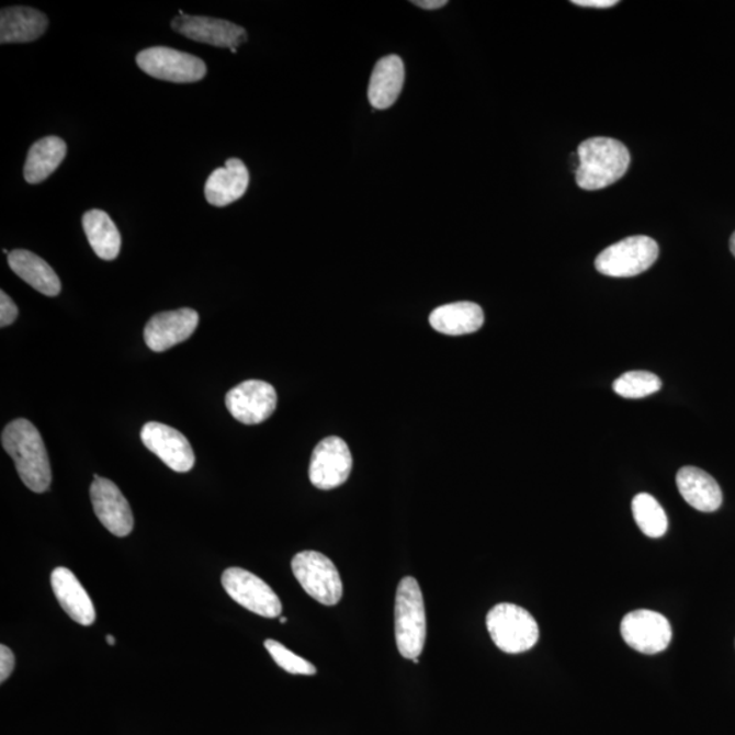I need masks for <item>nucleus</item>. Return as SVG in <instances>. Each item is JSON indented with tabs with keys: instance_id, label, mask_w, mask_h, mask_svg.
I'll return each mask as SVG.
<instances>
[{
	"instance_id": "obj_29",
	"label": "nucleus",
	"mask_w": 735,
	"mask_h": 735,
	"mask_svg": "<svg viewBox=\"0 0 735 735\" xmlns=\"http://www.w3.org/2000/svg\"><path fill=\"white\" fill-rule=\"evenodd\" d=\"M15 667V657L8 646H0V682H4L11 676Z\"/></svg>"
},
{
	"instance_id": "obj_20",
	"label": "nucleus",
	"mask_w": 735,
	"mask_h": 735,
	"mask_svg": "<svg viewBox=\"0 0 735 735\" xmlns=\"http://www.w3.org/2000/svg\"><path fill=\"white\" fill-rule=\"evenodd\" d=\"M47 15L36 9L13 5L0 13V43H31L47 31Z\"/></svg>"
},
{
	"instance_id": "obj_10",
	"label": "nucleus",
	"mask_w": 735,
	"mask_h": 735,
	"mask_svg": "<svg viewBox=\"0 0 735 735\" xmlns=\"http://www.w3.org/2000/svg\"><path fill=\"white\" fill-rule=\"evenodd\" d=\"M353 467L352 452L342 439L321 440L309 463V479L318 489L330 490L347 483Z\"/></svg>"
},
{
	"instance_id": "obj_22",
	"label": "nucleus",
	"mask_w": 735,
	"mask_h": 735,
	"mask_svg": "<svg viewBox=\"0 0 735 735\" xmlns=\"http://www.w3.org/2000/svg\"><path fill=\"white\" fill-rule=\"evenodd\" d=\"M8 262L10 269L26 284H30L33 290L49 297L58 296L60 293L61 284L58 274L36 253L15 250L9 253Z\"/></svg>"
},
{
	"instance_id": "obj_23",
	"label": "nucleus",
	"mask_w": 735,
	"mask_h": 735,
	"mask_svg": "<svg viewBox=\"0 0 735 735\" xmlns=\"http://www.w3.org/2000/svg\"><path fill=\"white\" fill-rule=\"evenodd\" d=\"M67 145L59 137H45L33 144L27 152L24 177L27 183L38 184L48 179L64 162Z\"/></svg>"
},
{
	"instance_id": "obj_2",
	"label": "nucleus",
	"mask_w": 735,
	"mask_h": 735,
	"mask_svg": "<svg viewBox=\"0 0 735 735\" xmlns=\"http://www.w3.org/2000/svg\"><path fill=\"white\" fill-rule=\"evenodd\" d=\"M579 167L576 184L581 190L598 191L618 183L631 166V152L618 139L593 137L578 147Z\"/></svg>"
},
{
	"instance_id": "obj_32",
	"label": "nucleus",
	"mask_w": 735,
	"mask_h": 735,
	"mask_svg": "<svg viewBox=\"0 0 735 735\" xmlns=\"http://www.w3.org/2000/svg\"><path fill=\"white\" fill-rule=\"evenodd\" d=\"M731 251H732L733 256L735 257V231L732 235V239H731Z\"/></svg>"
},
{
	"instance_id": "obj_8",
	"label": "nucleus",
	"mask_w": 735,
	"mask_h": 735,
	"mask_svg": "<svg viewBox=\"0 0 735 735\" xmlns=\"http://www.w3.org/2000/svg\"><path fill=\"white\" fill-rule=\"evenodd\" d=\"M220 581H223L226 593L240 607L265 619L280 618L282 613L280 597L276 596L273 588L250 570L228 568L223 574Z\"/></svg>"
},
{
	"instance_id": "obj_13",
	"label": "nucleus",
	"mask_w": 735,
	"mask_h": 735,
	"mask_svg": "<svg viewBox=\"0 0 735 735\" xmlns=\"http://www.w3.org/2000/svg\"><path fill=\"white\" fill-rule=\"evenodd\" d=\"M95 517L111 534L127 536L134 529V517L126 497L112 480L94 476L90 486Z\"/></svg>"
},
{
	"instance_id": "obj_6",
	"label": "nucleus",
	"mask_w": 735,
	"mask_h": 735,
	"mask_svg": "<svg viewBox=\"0 0 735 735\" xmlns=\"http://www.w3.org/2000/svg\"><path fill=\"white\" fill-rule=\"evenodd\" d=\"M292 570L298 584L315 601L326 607H333L341 601V575L325 554L314 551L297 553L292 559Z\"/></svg>"
},
{
	"instance_id": "obj_5",
	"label": "nucleus",
	"mask_w": 735,
	"mask_h": 735,
	"mask_svg": "<svg viewBox=\"0 0 735 735\" xmlns=\"http://www.w3.org/2000/svg\"><path fill=\"white\" fill-rule=\"evenodd\" d=\"M658 242L648 236H632L609 246L596 259L598 273L613 279H630L657 262Z\"/></svg>"
},
{
	"instance_id": "obj_34",
	"label": "nucleus",
	"mask_w": 735,
	"mask_h": 735,
	"mask_svg": "<svg viewBox=\"0 0 735 735\" xmlns=\"http://www.w3.org/2000/svg\"><path fill=\"white\" fill-rule=\"evenodd\" d=\"M280 621H281V624H286V619L285 618H281Z\"/></svg>"
},
{
	"instance_id": "obj_28",
	"label": "nucleus",
	"mask_w": 735,
	"mask_h": 735,
	"mask_svg": "<svg viewBox=\"0 0 735 735\" xmlns=\"http://www.w3.org/2000/svg\"><path fill=\"white\" fill-rule=\"evenodd\" d=\"M16 316H19V308H16L13 299L5 292H0V326L13 325Z\"/></svg>"
},
{
	"instance_id": "obj_31",
	"label": "nucleus",
	"mask_w": 735,
	"mask_h": 735,
	"mask_svg": "<svg viewBox=\"0 0 735 735\" xmlns=\"http://www.w3.org/2000/svg\"><path fill=\"white\" fill-rule=\"evenodd\" d=\"M412 4L418 5V8L426 9V10H438L441 8H444L446 5V0H415V2H411Z\"/></svg>"
},
{
	"instance_id": "obj_18",
	"label": "nucleus",
	"mask_w": 735,
	"mask_h": 735,
	"mask_svg": "<svg viewBox=\"0 0 735 735\" xmlns=\"http://www.w3.org/2000/svg\"><path fill=\"white\" fill-rule=\"evenodd\" d=\"M677 488L682 499L701 512L720 510L723 501L721 486L701 468L687 466L677 473Z\"/></svg>"
},
{
	"instance_id": "obj_27",
	"label": "nucleus",
	"mask_w": 735,
	"mask_h": 735,
	"mask_svg": "<svg viewBox=\"0 0 735 735\" xmlns=\"http://www.w3.org/2000/svg\"><path fill=\"white\" fill-rule=\"evenodd\" d=\"M264 647L268 649L275 664L279 665L281 669L291 672V675H316V667L310 664V662L298 657V655L292 653L291 649H287L284 644L273 641V638H268V641L264 642Z\"/></svg>"
},
{
	"instance_id": "obj_14",
	"label": "nucleus",
	"mask_w": 735,
	"mask_h": 735,
	"mask_svg": "<svg viewBox=\"0 0 735 735\" xmlns=\"http://www.w3.org/2000/svg\"><path fill=\"white\" fill-rule=\"evenodd\" d=\"M172 30L194 42L219 48H237L247 42V32L239 25L211 16L189 15L182 10L172 21Z\"/></svg>"
},
{
	"instance_id": "obj_11",
	"label": "nucleus",
	"mask_w": 735,
	"mask_h": 735,
	"mask_svg": "<svg viewBox=\"0 0 735 735\" xmlns=\"http://www.w3.org/2000/svg\"><path fill=\"white\" fill-rule=\"evenodd\" d=\"M276 393L268 382L247 381L226 394L225 404L231 416L246 426L268 420L276 407Z\"/></svg>"
},
{
	"instance_id": "obj_15",
	"label": "nucleus",
	"mask_w": 735,
	"mask_h": 735,
	"mask_svg": "<svg viewBox=\"0 0 735 735\" xmlns=\"http://www.w3.org/2000/svg\"><path fill=\"white\" fill-rule=\"evenodd\" d=\"M200 324V315L191 308L168 310L152 316L145 327V342L152 352L161 353L189 339Z\"/></svg>"
},
{
	"instance_id": "obj_30",
	"label": "nucleus",
	"mask_w": 735,
	"mask_h": 735,
	"mask_svg": "<svg viewBox=\"0 0 735 735\" xmlns=\"http://www.w3.org/2000/svg\"><path fill=\"white\" fill-rule=\"evenodd\" d=\"M579 8L609 9L619 4L618 0H573Z\"/></svg>"
},
{
	"instance_id": "obj_7",
	"label": "nucleus",
	"mask_w": 735,
	"mask_h": 735,
	"mask_svg": "<svg viewBox=\"0 0 735 735\" xmlns=\"http://www.w3.org/2000/svg\"><path fill=\"white\" fill-rule=\"evenodd\" d=\"M140 70L152 78L173 83L201 81L206 76V65L197 56L169 47H151L137 56Z\"/></svg>"
},
{
	"instance_id": "obj_4",
	"label": "nucleus",
	"mask_w": 735,
	"mask_h": 735,
	"mask_svg": "<svg viewBox=\"0 0 735 735\" xmlns=\"http://www.w3.org/2000/svg\"><path fill=\"white\" fill-rule=\"evenodd\" d=\"M491 641L507 654L529 652L539 642L540 627L528 610L513 603H499L486 615Z\"/></svg>"
},
{
	"instance_id": "obj_1",
	"label": "nucleus",
	"mask_w": 735,
	"mask_h": 735,
	"mask_svg": "<svg viewBox=\"0 0 735 735\" xmlns=\"http://www.w3.org/2000/svg\"><path fill=\"white\" fill-rule=\"evenodd\" d=\"M2 445L13 457L22 483L35 494H44L53 483L47 449L38 429L25 418L11 421L2 432Z\"/></svg>"
},
{
	"instance_id": "obj_9",
	"label": "nucleus",
	"mask_w": 735,
	"mask_h": 735,
	"mask_svg": "<svg viewBox=\"0 0 735 735\" xmlns=\"http://www.w3.org/2000/svg\"><path fill=\"white\" fill-rule=\"evenodd\" d=\"M621 636L636 652L653 655L669 647L672 631L665 615L653 610L638 609L623 619Z\"/></svg>"
},
{
	"instance_id": "obj_3",
	"label": "nucleus",
	"mask_w": 735,
	"mask_h": 735,
	"mask_svg": "<svg viewBox=\"0 0 735 735\" xmlns=\"http://www.w3.org/2000/svg\"><path fill=\"white\" fill-rule=\"evenodd\" d=\"M395 641L400 655L406 659L420 657L427 641L426 604L420 585L406 576L395 597Z\"/></svg>"
},
{
	"instance_id": "obj_17",
	"label": "nucleus",
	"mask_w": 735,
	"mask_h": 735,
	"mask_svg": "<svg viewBox=\"0 0 735 735\" xmlns=\"http://www.w3.org/2000/svg\"><path fill=\"white\" fill-rule=\"evenodd\" d=\"M250 184V173L239 158H229L225 167L216 169L205 185L206 200L211 205L224 207L239 201Z\"/></svg>"
},
{
	"instance_id": "obj_26",
	"label": "nucleus",
	"mask_w": 735,
	"mask_h": 735,
	"mask_svg": "<svg viewBox=\"0 0 735 735\" xmlns=\"http://www.w3.org/2000/svg\"><path fill=\"white\" fill-rule=\"evenodd\" d=\"M660 388V378L646 371L626 372L613 383L614 393L626 399L646 398L658 393Z\"/></svg>"
},
{
	"instance_id": "obj_16",
	"label": "nucleus",
	"mask_w": 735,
	"mask_h": 735,
	"mask_svg": "<svg viewBox=\"0 0 735 735\" xmlns=\"http://www.w3.org/2000/svg\"><path fill=\"white\" fill-rule=\"evenodd\" d=\"M50 585H53L55 597L58 599L60 607L64 608L71 620L83 626L94 624L95 610L92 599L69 568L59 567L54 569L53 575H50Z\"/></svg>"
},
{
	"instance_id": "obj_24",
	"label": "nucleus",
	"mask_w": 735,
	"mask_h": 735,
	"mask_svg": "<svg viewBox=\"0 0 735 735\" xmlns=\"http://www.w3.org/2000/svg\"><path fill=\"white\" fill-rule=\"evenodd\" d=\"M84 234L95 256L104 260L116 259L121 252L122 237L117 226L103 211H89L82 218Z\"/></svg>"
},
{
	"instance_id": "obj_21",
	"label": "nucleus",
	"mask_w": 735,
	"mask_h": 735,
	"mask_svg": "<svg viewBox=\"0 0 735 735\" xmlns=\"http://www.w3.org/2000/svg\"><path fill=\"white\" fill-rule=\"evenodd\" d=\"M484 321L483 308L471 302L441 305L429 316V324L433 329L445 336H465V333L476 332L484 326Z\"/></svg>"
},
{
	"instance_id": "obj_33",
	"label": "nucleus",
	"mask_w": 735,
	"mask_h": 735,
	"mask_svg": "<svg viewBox=\"0 0 735 735\" xmlns=\"http://www.w3.org/2000/svg\"><path fill=\"white\" fill-rule=\"evenodd\" d=\"M106 642H109L110 646H113V644L116 643V638L109 635V636H106Z\"/></svg>"
},
{
	"instance_id": "obj_12",
	"label": "nucleus",
	"mask_w": 735,
	"mask_h": 735,
	"mask_svg": "<svg viewBox=\"0 0 735 735\" xmlns=\"http://www.w3.org/2000/svg\"><path fill=\"white\" fill-rule=\"evenodd\" d=\"M147 450L177 473L190 472L195 465L194 450L182 432L161 422H147L140 431Z\"/></svg>"
},
{
	"instance_id": "obj_25",
	"label": "nucleus",
	"mask_w": 735,
	"mask_h": 735,
	"mask_svg": "<svg viewBox=\"0 0 735 735\" xmlns=\"http://www.w3.org/2000/svg\"><path fill=\"white\" fill-rule=\"evenodd\" d=\"M632 512L638 529L649 539H660L666 534L667 524H669L666 512L652 495L635 496L632 501Z\"/></svg>"
},
{
	"instance_id": "obj_19",
	"label": "nucleus",
	"mask_w": 735,
	"mask_h": 735,
	"mask_svg": "<svg viewBox=\"0 0 735 735\" xmlns=\"http://www.w3.org/2000/svg\"><path fill=\"white\" fill-rule=\"evenodd\" d=\"M405 82V65L399 56L389 55L373 69L368 98L375 110H387L398 100Z\"/></svg>"
}]
</instances>
